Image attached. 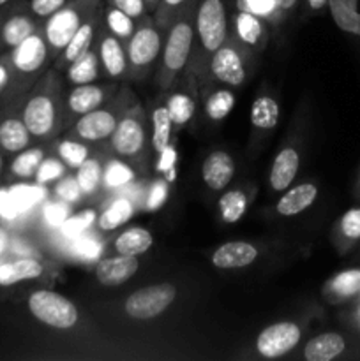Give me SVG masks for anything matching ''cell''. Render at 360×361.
<instances>
[{
	"label": "cell",
	"mask_w": 360,
	"mask_h": 361,
	"mask_svg": "<svg viewBox=\"0 0 360 361\" xmlns=\"http://www.w3.org/2000/svg\"><path fill=\"white\" fill-rule=\"evenodd\" d=\"M101 0H71L62 9L48 18L46 23V42L53 51H62L88 14L97 9Z\"/></svg>",
	"instance_id": "1"
},
{
	"label": "cell",
	"mask_w": 360,
	"mask_h": 361,
	"mask_svg": "<svg viewBox=\"0 0 360 361\" xmlns=\"http://www.w3.org/2000/svg\"><path fill=\"white\" fill-rule=\"evenodd\" d=\"M28 310L39 323L56 330H69L80 317L76 305L71 300L48 289H41L28 296Z\"/></svg>",
	"instance_id": "2"
},
{
	"label": "cell",
	"mask_w": 360,
	"mask_h": 361,
	"mask_svg": "<svg viewBox=\"0 0 360 361\" xmlns=\"http://www.w3.org/2000/svg\"><path fill=\"white\" fill-rule=\"evenodd\" d=\"M193 25L187 20H176L175 25L169 28L168 41H166L164 51H162L161 73H159V81H161L162 88H168L176 74L186 67L191 49H193Z\"/></svg>",
	"instance_id": "3"
},
{
	"label": "cell",
	"mask_w": 360,
	"mask_h": 361,
	"mask_svg": "<svg viewBox=\"0 0 360 361\" xmlns=\"http://www.w3.org/2000/svg\"><path fill=\"white\" fill-rule=\"evenodd\" d=\"M60 118L59 90L42 88L35 92L23 108L21 120L34 137H48L55 133Z\"/></svg>",
	"instance_id": "4"
},
{
	"label": "cell",
	"mask_w": 360,
	"mask_h": 361,
	"mask_svg": "<svg viewBox=\"0 0 360 361\" xmlns=\"http://www.w3.org/2000/svg\"><path fill=\"white\" fill-rule=\"evenodd\" d=\"M176 288L173 284H154L134 291L124 303V310L129 317L138 321L154 319L161 316L175 302Z\"/></svg>",
	"instance_id": "5"
},
{
	"label": "cell",
	"mask_w": 360,
	"mask_h": 361,
	"mask_svg": "<svg viewBox=\"0 0 360 361\" xmlns=\"http://www.w3.org/2000/svg\"><path fill=\"white\" fill-rule=\"evenodd\" d=\"M196 30L205 51L214 53L228 37L226 6L222 0H201L196 13Z\"/></svg>",
	"instance_id": "6"
},
{
	"label": "cell",
	"mask_w": 360,
	"mask_h": 361,
	"mask_svg": "<svg viewBox=\"0 0 360 361\" xmlns=\"http://www.w3.org/2000/svg\"><path fill=\"white\" fill-rule=\"evenodd\" d=\"M112 147L115 154L122 157H136L145 147V118L140 106L129 109L116 123L112 136Z\"/></svg>",
	"instance_id": "7"
},
{
	"label": "cell",
	"mask_w": 360,
	"mask_h": 361,
	"mask_svg": "<svg viewBox=\"0 0 360 361\" xmlns=\"http://www.w3.org/2000/svg\"><path fill=\"white\" fill-rule=\"evenodd\" d=\"M161 51V35L154 27V21L143 18L140 27L134 30L127 44V62L134 71L147 69Z\"/></svg>",
	"instance_id": "8"
},
{
	"label": "cell",
	"mask_w": 360,
	"mask_h": 361,
	"mask_svg": "<svg viewBox=\"0 0 360 361\" xmlns=\"http://www.w3.org/2000/svg\"><path fill=\"white\" fill-rule=\"evenodd\" d=\"M300 337H302V331L299 324L292 321H281L261 330L256 338V349L265 358H279L296 348Z\"/></svg>",
	"instance_id": "9"
},
{
	"label": "cell",
	"mask_w": 360,
	"mask_h": 361,
	"mask_svg": "<svg viewBox=\"0 0 360 361\" xmlns=\"http://www.w3.org/2000/svg\"><path fill=\"white\" fill-rule=\"evenodd\" d=\"M119 116L113 109H92L78 116L73 127V136L83 141H101L113 134Z\"/></svg>",
	"instance_id": "10"
},
{
	"label": "cell",
	"mask_w": 360,
	"mask_h": 361,
	"mask_svg": "<svg viewBox=\"0 0 360 361\" xmlns=\"http://www.w3.org/2000/svg\"><path fill=\"white\" fill-rule=\"evenodd\" d=\"M210 69L217 81L228 87H239L246 81V67H244L242 56L232 46L222 44L221 48L215 49L212 55Z\"/></svg>",
	"instance_id": "11"
},
{
	"label": "cell",
	"mask_w": 360,
	"mask_h": 361,
	"mask_svg": "<svg viewBox=\"0 0 360 361\" xmlns=\"http://www.w3.org/2000/svg\"><path fill=\"white\" fill-rule=\"evenodd\" d=\"M13 49V66L23 74H32L41 69L48 56V42L37 34L28 35Z\"/></svg>",
	"instance_id": "12"
},
{
	"label": "cell",
	"mask_w": 360,
	"mask_h": 361,
	"mask_svg": "<svg viewBox=\"0 0 360 361\" xmlns=\"http://www.w3.org/2000/svg\"><path fill=\"white\" fill-rule=\"evenodd\" d=\"M140 268L136 256H124L119 254L116 257H106L101 259L95 267V277L102 286H120L129 281Z\"/></svg>",
	"instance_id": "13"
},
{
	"label": "cell",
	"mask_w": 360,
	"mask_h": 361,
	"mask_svg": "<svg viewBox=\"0 0 360 361\" xmlns=\"http://www.w3.org/2000/svg\"><path fill=\"white\" fill-rule=\"evenodd\" d=\"M235 175V162L224 150H215L207 155L201 166V176L208 189L222 190L228 187Z\"/></svg>",
	"instance_id": "14"
},
{
	"label": "cell",
	"mask_w": 360,
	"mask_h": 361,
	"mask_svg": "<svg viewBox=\"0 0 360 361\" xmlns=\"http://www.w3.org/2000/svg\"><path fill=\"white\" fill-rule=\"evenodd\" d=\"M258 257V249L247 242H228L219 245L212 254V264L219 270H235L249 267Z\"/></svg>",
	"instance_id": "15"
},
{
	"label": "cell",
	"mask_w": 360,
	"mask_h": 361,
	"mask_svg": "<svg viewBox=\"0 0 360 361\" xmlns=\"http://www.w3.org/2000/svg\"><path fill=\"white\" fill-rule=\"evenodd\" d=\"M97 23H99V14L97 11H92L90 14L87 16V20L81 23V27L78 28L76 34L71 37V41L67 42L66 48L62 49V55H60L59 67H66L69 66L71 62L81 56L83 53H87L90 49L92 41H94L95 30H97Z\"/></svg>",
	"instance_id": "16"
},
{
	"label": "cell",
	"mask_w": 360,
	"mask_h": 361,
	"mask_svg": "<svg viewBox=\"0 0 360 361\" xmlns=\"http://www.w3.org/2000/svg\"><path fill=\"white\" fill-rule=\"evenodd\" d=\"M300 157L299 152L292 147H286L275 155L270 169V187L275 192H284L299 173Z\"/></svg>",
	"instance_id": "17"
},
{
	"label": "cell",
	"mask_w": 360,
	"mask_h": 361,
	"mask_svg": "<svg viewBox=\"0 0 360 361\" xmlns=\"http://www.w3.org/2000/svg\"><path fill=\"white\" fill-rule=\"evenodd\" d=\"M108 92L109 88L101 87V85H76L69 92L66 109L69 111V115H85V113L92 111V109H97L104 102Z\"/></svg>",
	"instance_id": "18"
},
{
	"label": "cell",
	"mask_w": 360,
	"mask_h": 361,
	"mask_svg": "<svg viewBox=\"0 0 360 361\" xmlns=\"http://www.w3.org/2000/svg\"><path fill=\"white\" fill-rule=\"evenodd\" d=\"M318 197V187L314 183H300L293 187L288 192L281 196V200L275 204V210L279 215L284 217H293V215L302 214L304 210L311 207Z\"/></svg>",
	"instance_id": "19"
},
{
	"label": "cell",
	"mask_w": 360,
	"mask_h": 361,
	"mask_svg": "<svg viewBox=\"0 0 360 361\" xmlns=\"http://www.w3.org/2000/svg\"><path fill=\"white\" fill-rule=\"evenodd\" d=\"M346 349V341L342 335L328 331L311 338L304 348V358L307 361H332L341 356Z\"/></svg>",
	"instance_id": "20"
},
{
	"label": "cell",
	"mask_w": 360,
	"mask_h": 361,
	"mask_svg": "<svg viewBox=\"0 0 360 361\" xmlns=\"http://www.w3.org/2000/svg\"><path fill=\"white\" fill-rule=\"evenodd\" d=\"M99 60L112 78H120L127 71V51H124L119 37L113 34H102L99 41Z\"/></svg>",
	"instance_id": "21"
},
{
	"label": "cell",
	"mask_w": 360,
	"mask_h": 361,
	"mask_svg": "<svg viewBox=\"0 0 360 361\" xmlns=\"http://www.w3.org/2000/svg\"><path fill=\"white\" fill-rule=\"evenodd\" d=\"M360 293V270H344L325 284L323 295L330 303H341Z\"/></svg>",
	"instance_id": "22"
},
{
	"label": "cell",
	"mask_w": 360,
	"mask_h": 361,
	"mask_svg": "<svg viewBox=\"0 0 360 361\" xmlns=\"http://www.w3.org/2000/svg\"><path fill=\"white\" fill-rule=\"evenodd\" d=\"M327 6L339 30L352 35H360L359 0H328Z\"/></svg>",
	"instance_id": "23"
},
{
	"label": "cell",
	"mask_w": 360,
	"mask_h": 361,
	"mask_svg": "<svg viewBox=\"0 0 360 361\" xmlns=\"http://www.w3.org/2000/svg\"><path fill=\"white\" fill-rule=\"evenodd\" d=\"M30 130L27 129L23 120L6 118L0 123V147L9 154L25 150L30 143Z\"/></svg>",
	"instance_id": "24"
},
{
	"label": "cell",
	"mask_w": 360,
	"mask_h": 361,
	"mask_svg": "<svg viewBox=\"0 0 360 361\" xmlns=\"http://www.w3.org/2000/svg\"><path fill=\"white\" fill-rule=\"evenodd\" d=\"M42 275V264L35 259H18L0 264V286H14L23 281H34Z\"/></svg>",
	"instance_id": "25"
},
{
	"label": "cell",
	"mask_w": 360,
	"mask_h": 361,
	"mask_svg": "<svg viewBox=\"0 0 360 361\" xmlns=\"http://www.w3.org/2000/svg\"><path fill=\"white\" fill-rule=\"evenodd\" d=\"M154 245V236L145 228H131L115 240V249L124 256H141Z\"/></svg>",
	"instance_id": "26"
},
{
	"label": "cell",
	"mask_w": 360,
	"mask_h": 361,
	"mask_svg": "<svg viewBox=\"0 0 360 361\" xmlns=\"http://www.w3.org/2000/svg\"><path fill=\"white\" fill-rule=\"evenodd\" d=\"M279 113H281V109H279L275 99H272L270 95H260V97L254 99L253 106H251L249 118L256 129L270 130L277 126Z\"/></svg>",
	"instance_id": "27"
},
{
	"label": "cell",
	"mask_w": 360,
	"mask_h": 361,
	"mask_svg": "<svg viewBox=\"0 0 360 361\" xmlns=\"http://www.w3.org/2000/svg\"><path fill=\"white\" fill-rule=\"evenodd\" d=\"M99 76V55L92 49L78 56L67 67V80L73 85H87L97 80Z\"/></svg>",
	"instance_id": "28"
},
{
	"label": "cell",
	"mask_w": 360,
	"mask_h": 361,
	"mask_svg": "<svg viewBox=\"0 0 360 361\" xmlns=\"http://www.w3.org/2000/svg\"><path fill=\"white\" fill-rule=\"evenodd\" d=\"M35 23L25 14H14L4 23L2 39L9 48H16L20 42H23L28 35L34 34Z\"/></svg>",
	"instance_id": "29"
},
{
	"label": "cell",
	"mask_w": 360,
	"mask_h": 361,
	"mask_svg": "<svg viewBox=\"0 0 360 361\" xmlns=\"http://www.w3.org/2000/svg\"><path fill=\"white\" fill-rule=\"evenodd\" d=\"M173 122L169 118V113L166 106H159L152 111V147L157 154L169 147V137H172Z\"/></svg>",
	"instance_id": "30"
},
{
	"label": "cell",
	"mask_w": 360,
	"mask_h": 361,
	"mask_svg": "<svg viewBox=\"0 0 360 361\" xmlns=\"http://www.w3.org/2000/svg\"><path fill=\"white\" fill-rule=\"evenodd\" d=\"M133 214L134 207L129 200H124L122 197V200L113 201L112 207L106 208L101 214V217H99V229H102V231H113V229L126 224V222L133 217Z\"/></svg>",
	"instance_id": "31"
},
{
	"label": "cell",
	"mask_w": 360,
	"mask_h": 361,
	"mask_svg": "<svg viewBox=\"0 0 360 361\" xmlns=\"http://www.w3.org/2000/svg\"><path fill=\"white\" fill-rule=\"evenodd\" d=\"M247 210V196L239 189L228 190L219 200V212L222 221L228 224H235L244 217Z\"/></svg>",
	"instance_id": "32"
},
{
	"label": "cell",
	"mask_w": 360,
	"mask_h": 361,
	"mask_svg": "<svg viewBox=\"0 0 360 361\" xmlns=\"http://www.w3.org/2000/svg\"><path fill=\"white\" fill-rule=\"evenodd\" d=\"M166 109H168L173 126L182 127L193 118L194 111H196V102L184 92H176V94L169 95L168 102H166Z\"/></svg>",
	"instance_id": "33"
},
{
	"label": "cell",
	"mask_w": 360,
	"mask_h": 361,
	"mask_svg": "<svg viewBox=\"0 0 360 361\" xmlns=\"http://www.w3.org/2000/svg\"><path fill=\"white\" fill-rule=\"evenodd\" d=\"M9 190L11 194V200H13L14 207L18 208V212L20 214H23V212L30 210L32 207H35V204L39 203V201L44 200V187L41 185V183H37V185H28V183H18V185H13Z\"/></svg>",
	"instance_id": "34"
},
{
	"label": "cell",
	"mask_w": 360,
	"mask_h": 361,
	"mask_svg": "<svg viewBox=\"0 0 360 361\" xmlns=\"http://www.w3.org/2000/svg\"><path fill=\"white\" fill-rule=\"evenodd\" d=\"M233 106H235V95L229 90H215L210 97L205 102V113L210 120L219 122V120L226 118L232 113Z\"/></svg>",
	"instance_id": "35"
},
{
	"label": "cell",
	"mask_w": 360,
	"mask_h": 361,
	"mask_svg": "<svg viewBox=\"0 0 360 361\" xmlns=\"http://www.w3.org/2000/svg\"><path fill=\"white\" fill-rule=\"evenodd\" d=\"M74 178L78 180L81 187V192L83 194H94L97 190L99 182L102 178V168H101V162L97 159H85L83 164L78 168V173Z\"/></svg>",
	"instance_id": "36"
},
{
	"label": "cell",
	"mask_w": 360,
	"mask_h": 361,
	"mask_svg": "<svg viewBox=\"0 0 360 361\" xmlns=\"http://www.w3.org/2000/svg\"><path fill=\"white\" fill-rule=\"evenodd\" d=\"M42 159H44L42 148H30V150L20 152V155L13 161L11 171L20 178H30V176H35V171L41 166Z\"/></svg>",
	"instance_id": "37"
},
{
	"label": "cell",
	"mask_w": 360,
	"mask_h": 361,
	"mask_svg": "<svg viewBox=\"0 0 360 361\" xmlns=\"http://www.w3.org/2000/svg\"><path fill=\"white\" fill-rule=\"evenodd\" d=\"M104 18L109 32H112L113 35H116L119 39H129L131 35L134 34V30H136V27H134L133 23V18H131L129 14L124 13V11L116 9L112 4L106 7Z\"/></svg>",
	"instance_id": "38"
},
{
	"label": "cell",
	"mask_w": 360,
	"mask_h": 361,
	"mask_svg": "<svg viewBox=\"0 0 360 361\" xmlns=\"http://www.w3.org/2000/svg\"><path fill=\"white\" fill-rule=\"evenodd\" d=\"M235 23L239 35L249 44H256L263 37V23H261V18L256 16V14L239 11Z\"/></svg>",
	"instance_id": "39"
},
{
	"label": "cell",
	"mask_w": 360,
	"mask_h": 361,
	"mask_svg": "<svg viewBox=\"0 0 360 361\" xmlns=\"http://www.w3.org/2000/svg\"><path fill=\"white\" fill-rule=\"evenodd\" d=\"M59 155L69 168H80L85 159L88 157V148L78 141L66 140L59 145Z\"/></svg>",
	"instance_id": "40"
},
{
	"label": "cell",
	"mask_w": 360,
	"mask_h": 361,
	"mask_svg": "<svg viewBox=\"0 0 360 361\" xmlns=\"http://www.w3.org/2000/svg\"><path fill=\"white\" fill-rule=\"evenodd\" d=\"M94 221H95V212L83 210L76 215H69L67 221L60 226V229H62L64 235L69 236V238H76V236H80L81 233L87 231V229L94 224Z\"/></svg>",
	"instance_id": "41"
},
{
	"label": "cell",
	"mask_w": 360,
	"mask_h": 361,
	"mask_svg": "<svg viewBox=\"0 0 360 361\" xmlns=\"http://www.w3.org/2000/svg\"><path fill=\"white\" fill-rule=\"evenodd\" d=\"M102 178H104L106 185L108 187H122L134 178V173L133 169H131L127 164H124V162L113 161L109 162L106 171L102 173Z\"/></svg>",
	"instance_id": "42"
},
{
	"label": "cell",
	"mask_w": 360,
	"mask_h": 361,
	"mask_svg": "<svg viewBox=\"0 0 360 361\" xmlns=\"http://www.w3.org/2000/svg\"><path fill=\"white\" fill-rule=\"evenodd\" d=\"M64 173H66V166L59 159H42L41 166L35 171V180H37V183L44 185V183L60 180Z\"/></svg>",
	"instance_id": "43"
},
{
	"label": "cell",
	"mask_w": 360,
	"mask_h": 361,
	"mask_svg": "<svg viewBox=\"0 0 360 361\" xmlns=\"http://www.w3.org/2000/svg\"><path fill=\"white\" fill-rule=\"evenodd\" d=\"M236 9L256 14L260 18H268L279 13L277 0H236Z\"/></svg>",
	"instance_id": "44"
},
{
	"label": "cell",
	"mask_w": 360,
	"mask_h": 361,
	"mask_svg": "<svg viewBox=\"0 0 360 361\" xmlns=\"http://www.w3.org/2000/svg\"><path fill=\"white\" fill-rule=\"evenodd\" d=\"M341 235L348 240H360V208H349L339 221Z\"/></svg>",
	"instance_id": "45"
},
{
	"label": "cell",
	"mask_w": 360,
	"mask_h": 361,
	"mask_svg": "<svg viewBox=\"0 0 360 361\" xmlns=\"http://www.w3.org/2000/svg\"><path fill=\"white\" fill-rule=\"evenodd\" d=\"M55 190L56 194H59V197H62L67 204L78 203L81 197V187L80 183H78V180L73 178V176H67V178L59 180Z\"/></svg>",
	"instance_id": "46"
},
{
	"label": "cell",
	"mask_w": 360,
	"mask_h": 361,
	"mask_svg": "<svg viewBox=\"0 0 360 361\" xmlns=\"http://www.w3.org/2000/svg\"><path fill=\"white\" fill-rule=\"evenodd\" d=\"M168 192H169V187L166 183V180H155L150 187V192H148L147 197V210L155 212L166 203L168 200Z\"/></svg>",
	"instance_id": "47"
},
{
	"label": "cell",
	"mask_w": 360,
	"mask_h": 361,
	"mask_svg": "<svg viewBox=\"0 0 360 361\" xmlns=\"http://www.w3.org/2000/svg\"><path fill=\"white\" fill-rule=\"evenodd\" d=\"M67 0H30V9L35 16L49 18L56 11L62 9Z\"/></svg>",
	"instance_id": "48"
},
{
	"label": "cell",
	"mask_w": 360,
	"mask_h": 361,
	"mask_svg": "<svg viewBox=\"0 0 360 361\" xmlns=\"http://www.w3.org/2000/svg\"><path fill=\"white\" fill-rule=\"evenodd\" d=\"M69 217V207L67 203H48L44 208V219L52 226H62Z\"/></svg>",
	"instance_id": "49"
},
{
	"label": "cell",
	"mask_w": 360,
	"mask_h": 361,
	"mask_svg": "<svg viewBox=\"0 0 360 361\" xmlns=\"http://www.w3.org/2000/svg\"><path fill=\"white\" fill-rule=\"evenodd\" d=\"M109 4L115 6L116 9L124 11L126 14H129L133 20L134 18H143L145 9H147L143 0H109Z\"/></svg>",
	"instance_id": "50"
},
{
	"label": "cell",
	"mask_w": 360,
	"mask_h": 361,
	"mask_svg": "<svg viewBox=\"0 0 360 361\" xmlns=\"http://www.w3.org/2000/svg\"><path fill=\"white\" fill-rule=\"evenodd\" d=\"M20 215L18 208L14 207L13 200H11V194L7 189L0 190V217L7 219V221H13Z\"/></svg>",
	"instance_id": "51"
},
{
	"label": "cell",
	"mask_w": 360,
	"mask_h": 361,
	"mask_svg": "<svg viewBox=\"0 0 360 361\" xmlns=\"http://www.w3.org/2000/svg\"><path fill=\"white\" fill-rule=\"evenodd\" d=\"M76 252L85 259H95L101 254V245L94 240H81L76 243Z\"/></svg>",
	"instance_id": "52"
},
{
	"label": "cell",
	"mask_w": 360,
	"mask_h": 361,
	"mask_svg": "<svg viewBox=\"0 0 360 361\" xmlns=\"http://www.w3.org/2000/svg\"><path fill=\"white\" fill-rule=\"evenodd\" d=\"M173 162H175V152H173L172 147H168L166 150L161 152V166H159V169L172 168Z\"/></svg>",
	"instance_id": "53"
},
{
	"label": "cell",
	"mask_w": 360,
	"mask_h": 361,
	"mask_svg": "<svg viewBox=\"0 0 360 361\" xmlns=\"http://www.w3.org/2000/svg\"><path fill=\"white\" fill-rule=\"evenodd\" d=\"M187 2H189V0H161V2H159V9H161V13L162 11H175Z\"/></svg>",
	"instance_id": "54"
},
{
	"label": "cell",
	"mask_w": 360,
	"mask_h": 361,
	"mask_svg": "<svg viewBox=\"0 0 360 361\" xmlns=\"http://www.w3.org/2000/svg\"><path fill=\"white\" fill-rule=\"evenodd\" d=\"M296 2L299 0H277V7L281 13H289L296 6Z\"/></svg>",
	"instance_id": "55"
},
{
	"label": "cell",
	"mask_w": 360,
	"mask_h": 361,
	"mask_svg": "<svg viewBox=\"0 0 360 361\" xmlns=\"http://www.w3.org/2000/svg\"><path fill=\"white\" fill-rule=\"evenodd\" d=\"M7 81H9V71H7V67L4 63H0V92L6 88Z\"/></svg>",
	"instance_id": "56"
},
{
	"label": "cell",
	"mask_w": 360,
	"mask_h": 361,
	"mask_svg": "<svg viewBox=\"0 0 360 361\" xmlns=\"http://www.w3.org/2000/svg\"><path fill=\"white\" fill-rule=\"evenodd\" d=\"M306 2H307V6H309L313 11H320V9H323L325 6H327L328 0H306Z\"/></svg>",
	"instance_id": "57"
},
{
	"label": "cell",
	"mask_w": 360,
	"mask_h": 361,
	"mask_svg": "<svg viewBox=\"0 0 360 361\" xmlns=\"http://www.w3.org/2000/svg\"><path fill=\"white\" fill-rule=\"evenodd\" d=\"M7 243H9V238H7V233L0 228V256L4 254V250L7 249Z\"/></svg>",
	"instance_id": "58"
},
{
	"label": "cell",
	"mask_w": 360,
	"mask_h": 361,
	"mask_svg": "<svg viewBox=\"0 0 360 361\" xmlns=\"http://www.w3.org/2000/svg\"><path fill=\"white\" fill-rule=\"evenodd\" d=\"M143 2H145V6H147V7H157L161 0H143Z\"/></svg>",
	"instance_id": "59"
},
{
	"label": "cell",
	"mask_w": 360,
	"mask_h": 361,
	"mask_svg": "<svg viewBox=\"0 0 360 361\" xmlns=\"http://www.w3.org/2000/svg\"><path fill=\"white\" fill-rule=\"evenodd\" d=\"M9 2V0H0V6H4V4H7Z\"/></svg>",
	"instance_id": "60"
},
{
	"label": "cell",
	"mask_w": 360,
	"mask_h": 361,
	"mask_svg": "<svg viewBox=\"0 0 360 361\" xmlns=\"http://www.w3.org/2000/svg\"><path fill=\"white\" fill-rule=\"evenodd\" d=\"M0 169H2V155H0Z\"/></svg>",
	"instance_id": "61"
},
{
	"label": "cell",
	"mask_w": 360,
	"mask_h": 361,
	"mask_svg": "<svg viewBox=\"0 0 360 361\" xmlns=\"http://www.w3.org/2000/svg\"><path fill=\"white\" fill-rule=\"evenodd\" d=\"M359 182H360V175H359Z\"/></svg>",
	"instance_id": "62"
}]
</instances>
